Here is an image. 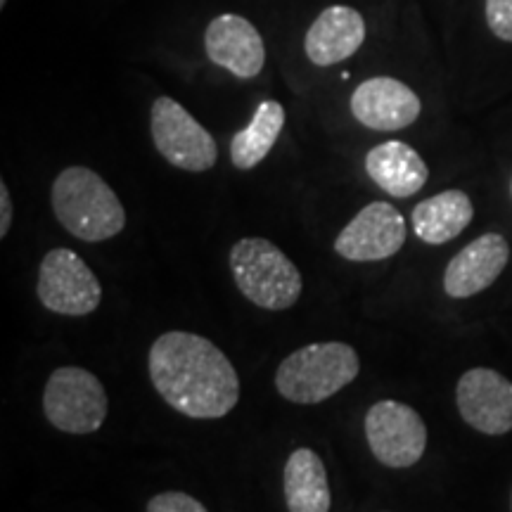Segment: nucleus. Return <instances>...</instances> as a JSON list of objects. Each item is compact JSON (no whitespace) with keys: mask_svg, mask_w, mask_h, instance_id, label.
Segmentation results:
<instances>
[{"mask_svg":"<svg viewBox=\"0 0 512 512\" xmlns=\"http://www.w3.org/2000/svg\"><path fill=\"white\" fill-rule=\"evenodd\" d=\"M48 422L67 434H93L107 418V394L102 382L76 366L57 368L43 392Z\"/></svg>","mask_w":512,"mask_h":512,"instance_id":"5","label":"nucleus"},{"mask_svg":"<svg viewBox=\"0 0 512 512\" xmlns=\"http://www.w3.org/2000/svg\"><path fill=\"white\" fill-rule=\"evenodd\" d=\"M484 15L491 34L512 43V0H486Z\"/></svg>","mask_w":512,"mask_h":512,"instance_id":"19","label":"nucleus"},{"mask_svg":"<svg viewBox=\"0 0 512 512\" xmlns=\"http://www.w3.org/2000/svg\"><path fill=\"white\" fill-rule=\"evenodd\" d=\"M147 512H209L204 505L183 491H164L150 498L147 503Z\"/></svg>","mask_w":512,"mask_h":512,"instance_id":"20","label":"nucleus"},{"mask_svg":"<svg viewBox=\"0 0 512 512\" xmlns=\"http://www.w3.org/2000/svg\"><path fill=\"white\" fill-rule=\"evenodd\" d=\"M5 3H8V0H0V8H5Z\"/></svg>","mask_w":512,"mask_h":512,"instance_id":"22","label":"nucleus"},{"mask_svg":"<svg viewBox=\"0 0 512 512\" xmlns=\"http://www.w3.org/2000/svg\"><path fill=\"white\" fill-rule=\"evenodd\" d=\"M10 221H12L10 190H8V185L0 183V238H5V235H8Z\"/></svg>","mask_w":512,"mask_h":512,"instance_id":"21","label":"nucleus"},{"mask_svg":"<svg viewBox=\"0 0 512 512\" xmlns=\"http://www.w3.org/2000/svg\"><path fill=\"white\" fill-rule=\"evenodd\" d=\"M366 171L375 185L392 197H411L430 178V169L422 157L401 140H387L373 147L366 155Z\"/></svg>","mask_w":512,"mask_h":512,"instance_id":"15","label":"nucleus"},{"mask_svg":"<svg viewBox=\"0 0 512 512\" xmlns=\"http://www.w3.org/2000/svg\"><path fill=\"white\" fill-rule=\"evenodd\" d=\"M285 126V107L275 100H264L256 107L252 121L230 140V162L240 171L254 169L268 157Z\"/></svg>","mask_w":512,"mask_h":512,"instance_id":"18","label":"nucleus"},{"mask_svg":"<svg viewBox=\"0 0 512 512\" xmlns=\"http://www.w3.org/2000/svg\"><path fill=\"white\" fill-rule=\"evenodd\" d=\"M53 211L67 233L83 242H102L126 226L117 192L86 166H69L53 183Z\"/></svg>","mask_w":512,"mask_h":512,"instance_id":"2","label":"nucleus"},{"mask_svg":"<svg viewBox=\"0 0 512 512\" xmlns=\"http://www.w3.org/2000/svg\"><path fill=\"white\" fill-rule=\"evenodd\" d=\"M420 98L392 76L363 81L351 95V114L373 131H401L420 117Z\"/></svg>","mask_w":512,"mask_h":512,"instance_id":"12","label":"nucleus"},{"mask_svg":"<svg viewBox=\"0 0 512 512\" xmlns=\"http://www.w3.org/2000/svg\"><path fill=\"white\" fill-rule=\"evenodd\" d=\"M230 271L238 290L254 306L285 311L302 297V273L290 256L264 238H245L230 249Z\"/></svg>","mask_w":512,"mask_h":512,"instance_id":"4","label":"nucleus"},{"mask_svg":"<svg viewBox=\"0 0 512 512\" xmlns=\"http://www.w3.org/2000/svg\"><path fill=\"white\" fill-rule=\"evenodd\" d=\"M204 50L219 67L238 79H254L266 64L264 38L249 19L240 15H219L204 31Z\"/></svg>","mask_w":512,"mask_h":512,"instance_id":"11","label":"nucleus"},{"mask_svg":"<svg viewBox=\"0 0 512 512\" xmlns=\"http://www.w3.org/2000/svg\"><path fill=\"white\" fill-rule=\"evenodd\" d=\"M285 503L290 512H330L332 496L323 460L311 448H297L285 463Z\"/></svg>","mask_w":512,"mask_h":512,"instance_id":"17","label":"nucleus"},{"mask_svg":"<svg viewBox=\"0 0 512 512\" xmlns=\"http://www.w3.org/2000/svg\"><path fill=\"white\" fill-rule=\"evenodd\" d=\"M147 368L159 396L188 418L219 420L238 406V370L207 337L164 332L152 344Z\"/></svg>","mask_w":512,"mask_h":512,"instance_id":"1","label":"nucleus"},{"mask_svg":"<svg viewBox=\"0 0 512 512\" xmlns=\"http://www.w3.org/2000/svg\"><path fill=\"white\" fill-rule=\"evenodd\" d=\"M510 192H512V183H510Z\"/></svg>","mask_w":512,"mask_h":512,"instance_id":"23","label":"nucleus"},{"mask_svg":"<svg viewBox=\"0 0 512 512\" xmlns=\"http://www.w3.org/2000/svg\"><path fill=\"white\" fill-rule=\"evenodd\" d=\"M475 207L463 190H444L413 209V233L427 245H446L472 223Z\"/></svg>","mask_w":512,"mask_h":512,"instance_id":"16","label":"nucleus"},{"mask_svg":"<svg viewBox=\"0 0 512 512\" xmlns=\"http://www.w3.org/2000/svg\"><path fill=\"white\" fill-rule=\"evenodd\" d=\"M406 245V219L389 202H370L344 226L335 252L349 261H382Z\"/></svg>","mask_w":512,"mask_h":512,"instance_id":"9","label":"nucleus"},{"mask_svg":"<svg viewBox=\"0 0 512 512\" xmlns=\"http://www.w3.org/2000/svg\"><path fill=\"white\" fill-rule=\"evenodd\" d=\"M510 261V245L501 233H486L448 261L444 290L453 299H467L484 292L498 280Z\"/></svg>","mask_w":512,"mask_h":512,"instance_id":"13","label":"nucleus"},{"mask_svg":"<svg viewBox=\"0 0 512 512\" xmlns=\"http://www.w3.org/2000/svg\"><path fill=\"white\" fill-rule=\"evenodd\" d=\"M361 373L356 349L344 342H316L297 349L280 363L275 389L299 406L332 399Z\"/></svg>","mask_w":512,"mask_h":512,"instance_id":"3","label":"nucleus"},{"mask_svg":"<svg viewBox=\"0 0 512 512\" xmlns=\"http://www.w3.org/2000/svg\"><path fill=\"white\" fill-rule=\"evenodd\" d=\"M152 140L166 162L190 174L209 171L219 159V147L211 133L185 110L181 102L166 98L152 105Z\"/></svg>","mask_w":512,"mask_h":512,"instance_id":"6","label":"nucleus"},{"mask_svg":"<svg viewBox=\"0 0 512 512\" xmlns=\"http://www.w3.org/2000/svg\"><path fill=\"white\" fill-rule=\"evenodd\" d=\"M38 299L60 316H88L102 302V287L86 261L72 249H53L38 268Z\"/></svg>","mask_w":512,"mask_h":512,"instance_id":"7","label":"nucleus"},{"mask_svg":"<svg viewBox=\"0 0 512 512\" xmlns=\"http://www.w3.org/2000/svg\"><path fill=\"white\" fill-rule=\"evenodd\" d=\"M366 41V19L349 5H330L306 31V57L318 67L349 60Z\"/></svg>","mask_w":512,"mask_h":512,"instance_id":"14","label":"nucleus"},{"mask_svg":"<svg viewBox=\"0 0 512 512\" xmlns=\"http://www.w3.org/2000/svg\"><path fill=\"white\" fill-rule=\"evenodd\" d=\"M366 439L382 465L411 467L425 453L427 427L408 403L377 401L366 415Z\"/></svg>","mask_w":512,"mask_h":512,"instance_id":"8","label":"nucleus"},{"mask_svg":"<svg viewBox=\"0 0 512 512\" xmlns=\"http://www.w3.org/2000/svg\"><path fill=\"white\" fill-rule=\"evenodd\" d=\"M458 413L472 430L501 437L512 430V382L498 370L472 368L458 380Z\"/></svg>","mask_w":512,"mask_h":512,"instance_id":"10","label":"nucleus"}]
</instances>
